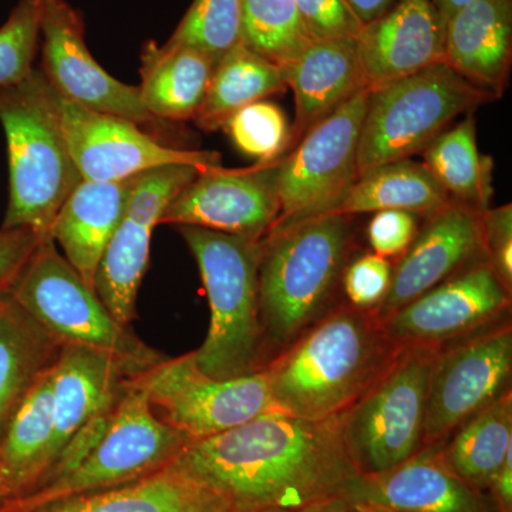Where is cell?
I'll use <instances>...</instances> for the list:
<instances>
[{
    "mask_svg": "<svg viewBox=\"0 0 512 512\" xmlns=\"http://www.w3.org/2000/svg\"><path fill=\"white\" fill-rule=\"evenodd\" d=\"M343 416L306 420L264 414L191 441L173 464L232 512H296L345 497L360 476L343 440Z\"/></svg>",
    "mask_w": 512,
    "mask_h": 512,
    "instance_id": "6da1fadb",
    "label": "cell"
},
{
    "mask_svg": "<svg viewBox=\"0 0 512 512\" xmlns=\"http://www.w3.org/2000/svg\"><path fill=\"white\" fill-rule=\"evenodd\" d=\"M402 348L375 309L335 306L266 365L272 400L298 419L343 416Z\"/></svg>",
    "mask_w": 512,
    "mask_h": 512,
    "instance_id": "7a4b0ae2",
    "label": "cell"
},
{
    "mask_svg": "<svg viewBox=\"0 0 512 512\" xmlns=\"http://www.w3.org/2000/svg\"><path fill=\"white\" fill-rule=\"evenodd\" d=\"M350 218L316 215L262 239L259 315L268 363L332 309L353 248Z\"/></svg>",
    "mask_w": 512,
    "mask_h": 512,
    "instance_id": "3957f363",
    "label": "cell"
},
{
    "mask_svg": "<svg viewBox=\"0 0 512 512\" xmlns=\"http://www.w3.org/2000/svg\"><path fill=\"white\" fill-rule=\"evenodd\" d=\"M0 123L9 161V205L0 228L50 237L57 212L83 178L64 137L56 92L40 69L0 87Z\"/></svg>",
    "mask_w": 512,
    "mask_h": 512,
    "instance_id": "277c9868",
    "label": "cell"
},
{
    "mask_svg": "<svg viewBox=\"0 0 512 512\" xmlns=\"http://www.w3.org/2000/svg\"><path fill=\"white\" fill-rule=\"evenodd\" d=\"M177 228L197 261L210 302L207 338L192 352L198 369L215 379L261 372L268 363L259 315L261 241Z\"/></svg>",
    "mask_w": 512,
    "mask_h": 512,
    "instance_id": "5b68a950",
    "label": "cell"
},
{
    "mask_svg": "<svg viewBox=\"0 0 512 512\" xmlns=\"http://www.w3.org/2000/svg\"><path fill=\"white\" fill-rule=\"evenodd\" d=\"M190 443L158 419L143 375L134 377L79 460L25 497L6 501L0 512H30L73 495L133 483L173 464Z\"/></svg>",
    "mask_w": 512,
    "mask_h": 512,
    "instance_id": "8992f818",
    "label": "cell"
},
{
    "mask_svg": "<svg viewBox=\"0 0 512 512\" xmlns=\"http://www.w3.org/2000/svg\"><path fill=\"white\" fill-rule=\"evenodd\" d=\"M495 100L446 62L369 89L357 150L359 175L423 153L451 121Z\"/></svg>",
    "mask_w": 512,
    "mask_h": 512,
    "instance_id": "52a82bcc",
    "label": "cell"
},
{
    "mask_svg": "<svg viewBox=\"0 0 512 512\" xmlns=\"http://www.w3.org/2000/svg\"><path fill=\"white\" fill-rule=\"evenodd\" d=\"M9 295L60 346L101 350L143 370L168 359L117 322L92 286L60 254L52 237L40 242Z\"/></svg>",
    "mask_w": 512,
    "mask_h": 512,
    "instance_id": "ba28073f",
    "label": "cell"
},
{
    "mask_svg": "<svg viewBox=\"0 0 512 512\" xmlns=\"http://www.w3.org/2000/svg\"><path fill=\"white\" fill-rule=\"evenodd\" d=\"M440 350L403 346L343 416V440L360 476L399 466L423 447L427 390Z\"/></svg>",
    "mask_w": 512,
    "mask_h": 512,
    "instance_id": "9c48e42d",
    "label": "cell"
},
{
    "mask_svg": "<svg viewBox=\"0 0 512 512\" xmlns=\"http://www.w3.org/2000/svg\"><path fill=\"white\" fill-rule=\"evenodd\" d=\"M367 99L369 89L353 94L274 161L279 218L272 229L328 214L355 184Z\"/></svg>",
    "mask_w": 512,
    "mask_h": 512,
    "instance_id": "30bf717a",
    "label": "cell"
},
{
    "mask_svg": "<svg viewBox=\"0 0 512 512\" xmlns=\"http://www.w3.org/2000/svg\"><path fill=\"white\" fill-rule=\"evenodd\" d=\"M156 416L191 441L279 413L265 370L235 379H215L198 369L194 353L165 359L143 373ZM282 414V413H279Z\"/></svg>",
    "mask_w": 512,
    "mask_h": 512,
    "instance_id": "8fae6325",
    "label": "cell"
},
{
    "mask_svg": "<svg viewBox=\"0 0 512 512\" xmlns=\"http://www.w3.org/2000/svg\"><path fill=\"white\" fill-rule=\"evenodd\" d=\"M511 377L510 320L443 346L427 390L421 448L443 446L461 424L511 390Z\"/></svg>",
    "mask_w": 512,
    "mask_h": 512,
    "instance_id": "7c38bea8",
    "label": "cell"
},
{
    "mask_svg": "<svg viewBox=\"0 0 512 512\" xmlns=\"http://www.w3.org/2000/svg\"><path fill=\"white\" fill-rule=\"evenodd\" d=\"M40 72L64 99L138 126L157 123L140 90L117 80L96 62L84 35V20L67 0H40Z\"/></svg>",
    "mask_w": 512,
    "mask_h": 512,
    "instance_id": "4fadbf2b",
    "label": "cell"
},
{
    "mask_svg": "<svg viewBox=\"0 0 512 512\" xmlns=\"http://www.w3.org/2000/svg\"><path fill=\"white\" fill-rule=\"evenodd\" d=\"M67 146L83 180L121 181L165 165H220L217 151L164 146L133 121L99 113L56 93Z\"/></svg>",
    "mask_w": 512,
    "mask_h": 512,
    "instance_id": "5bb4252c",
    "label": "cell"
},
{
    "mask_svg": "<svg viewBox=\"0 0 512 512\" xmlns=\"http://www.w3.org/2000/svg\"><path fill=\"white\" fill-rule=\"evenodd\" d=\"M204 168L165 165L137 177L123 220L101 258L94 289L111 315L131 328L138 289L150 258L151 235L165 208Z\"/></svg>",
    "mask_w": 512,
    "mask_h": 512,
    "instance_id": "9a60e30c",
    "label": "cell"
},
{
    "mask_svg": "<svg viewBox=\"0 0 512 512\" xmlns=\"http://www.w3.org/2000/svg\"><path fill=\"white\" fill-rule=\"evenodd\" d=\"M512 292L487 261L468 266L382 319L400 346H443L500 322Z\"/></svg>",
    "mask_w": 512,
    "mask_h": 512,
    "instance_id": "2e32d148",
    "label": "cell"
},
{
    "mask_svg": "<svg viewBox=\"0 0 512 512\" xmlns=\"http://www.w3.org/2000/svg\"><path fill=\"white\" fill-rule=\"evenodd\" d=\"M278 218L272 161L248 168H204L168 204L160 225L205 228L262 241Z\"/></svg>",
    "mask_w": 512,
    "mask_h": 512,
    "instance_id": "e0dca14e",
    "label": "cell"
},
{
    "mask_svg": "<svg viewBox=\"0 0 512 512\" xmlns=\"http://www.w3.org/2000/svg\"><path fill=\"white\" fill-rule=\"evenodd\" d=\"M484 211L453 200L427 217L406 254L393 265L389 292L375 309L380 319L468 266L485 261Z\"/></svg>",
    "mask_w": 512,
    "mask_h": 512,
    "instance_id": "ac0fdd59",
    "label": "cell"
},
{
    "mask_svg": "<svg viewBox=\"0 0 512 512\" xmlns=\"http://www.w3.org/2000/svg\"><path fill=\"white\" fill-rule=\"evenodd\" d=\"M144 372L147 370L101 350L60 346L55 372V427L45 478L74 440L113 409L128 382Z\"/></svg>",
    "mask_w": 512,
    "mask_h": 512,
    "instance_id": "d6986e66",
    "label": "cell"
},
{
    "mask_svg": "<svg viewBox=\"0 0 512 512\" xmlns=\"http://www.w3.org/2000/svg\"><path fill=\"white\" fill-rule=\"evenodd\" d=\"M446 29L440 0H396L357 37L366 86L375 89L444 62Z\"/></svg>",
    "mask_w": 512,
    "mask_h": 512,
    "instance_id": "ffe728a7",
    "label": "cell"
},
{
    "mask_svg": "<svg viewBox=\"0 0 512 512\" xmlns=\"http://www.w3.org/2000/svg\"><path fill=\"white\" fill-rule=\"evenodd\" d=\"M348 503L392 512H494L487 494L451 470L441 446L419 453L383 473L359 476L345 497Z\"/></svg>",
    "mask_w": 512,
    "mask_h": 512,
    "instance_id": "44dd1931",
    "label": "cell"
},
{
    "mask_svg": "<svg viewBox=\"0 0 512 512\" xmlns=\"http://www.w3.org/2000/svg\"><path fill=\"white\" fill-rule=\"evenodd\" d=\"M279 69L295 94V121L286 153L340 104L369 89L355 39L312 40L301 55Z\"/></svg>",
    "mask_w": 512,
    "mask_h": 512,
    "instance_id": "7402d4cb",
    "label": "cell"
},
{
    "mask_svg": "<svg viewBox=\"0 0 512 512\" xmlns=\"http://www.w3.org/2000/svg\"><path fill=\"white\" fill-rule=\"evenodd\" d=\"M444 62L500 99L512 66V0H473L454 13L447 23Z\"/></svg>",
    "mask_w": 512,
    "mask_h": 512,
    "instance_id": "603a6c76",
    "label": "cell"
},
{
    "mask_svg": "<svg viewBox=\"0 0 512 512\" xmlns=\"http://www.w3.org/2000/svg\"><path fill=\"white\" fill-rule=\"evenodd\" d=\"M138 175L121 181H80L50 228L64 258L93 289L101 258L123 220Z\"/></svg>",
    "mask_w": 512,
    "mask_h": 512,
    "instance_id": "cb8c5ba5",
    "label": "cell"
},
{
    "mask_svg": "<svg viewBox=\"0 0 512 512\" xmlns=\"http://www.w3.org/2000/svg\"><path fill=\"white\" fill-rule=\"evenodd\" d=\"M218 60L187 46L147 42L141 52V100L157 120H194Z\"/></svg>",
    "mask_w": 512,
    "mask_h": 512,
    "instance_id": "d4e9b609",
    "label": "cell"
},
{
    "mask_svg": "<svg viewBox=\"0 0 512 512\" xmlns=\"http://www.w3.org/2000/svg\"><path fill=\"white\" fill-rule=\"evenodd\" d=\"M30 512H232L174 464L140 480L73 495Z\"/></svg>",
    "mask_w": 512,
    "mask_h": 512,
    "instance_id": "484cf974",
    "label": "cell"
},
{
    "mask_svg": "<svg viewBox=\"0 0 512 512\" xmlns=\"http://www.w3.org/2000/svg\"><path fill=\"white\" fill-rule=\"evenodd\" d=\"M60 343L9 293L0 295V441L39 377L57 362Z\"/></svg>",
    "mask_w": 512,
    "mask_h": 512,
    "instance_id": "4316f807",
    "label": "cell"
},
{
    "mask_svg": "<svg viewBox=\"0 0 512 512\" xmlns=\"http://www.w3.org/2000/svg\"><path fill=\"white\" fill-rule=\"evenodd\" d=\"M55 372L56 363L39 377L0 441V467L8 501L35 490L49 470L55 427Z\"/></svg>",
    "mask_w": 512,
    "mask_h": 512,
    "instance_id": "83f0119b",
    "label": "cell"
},
{
    "mask_svg": "<svg viewBox=\"0 0 512 512\" xmlns=\"http://www.w3.org/2000/svg\"><path fill=\"white\" fill-rule=\"evenodd\" d=\"M451 201L453 198L437 183L426 165L406 158L360 174L343 200L323 215L353 217L399 210L430 217Z\"/></svg>",
    "mask_w": 512,
    "mask_h": 512,
    "instance_id": "f1b7e54d",
    "label": "cell"
},
{
    "mask_svg": "<svg viewBox=\"0 0 512 512\" xmlns=\"http://www.w3.org/2000/svg\"><path fill=\"white\" fill-rule=\"evenodd\" d=\"M510 451L511 390L461 424L441 446V453L451 470L484 494Z\"/></svg>",
    "mask_w": 512,
    "mask_h": 512,
    "instance_id": "f546056e",
    "label": "cell"
},
{
    "mask_svg": "<svg viewBox=\"0 0 512 512\" xmlns=\"http://www.w3.org/2000/svg\"><path fill=\"white\" fill-rule=\"evenodd\" d=\"M285 89L284 77L276 64L238 43L217 63L194 121L202 130H220L229 117L248 104Z\"/></svg>",
    "mask_w": 512,
    "mask_h": 512,
    "instance_id": "4dcf8cb0",
    "label": "cell"
},
{
    "mask_svg": "<svg viewBox=\"0 0 512 512\" xmlns=\"http://www.w3.org/2000/svg\"><path fill=\"white\" fill-rule=\"evenodd\" d=\"M423 157L427 170L454 201L481 211L490 208L494 163L478 151L473 116L443 131Z\"/></svg>",
    "mask_w": 512,
    "mask_h": 512,
    "instance_id": "1f68e13d",
    "label": "cell"
},
{
    "mask_svg": "<svg viewBox=\"0 0 512 512\" xmlns=\"http://www.w3.org/2000/svg\"><path fill=\"white\" fill-rule=\"evenodd\" d=\"M312 42L295 0H242L241 43L278 67Z\"/></svg>",
    "mask_w": 512,
    "mask_h": 512,
    "instance_id": "d6a6232c",
    "label": "cell"
},
{
    "mask_svg": "<svg viewBox=\"0 0 512 512\" xmlns=\"http://www.w3.org/2000/svg\"><path fill=\"white\" fill-rule=\"evenodd\" d=\"M242 0H194L168 45L200 50L220 62L241 43Z\"/></svg>",
    "mask_w": 512,
    "mask_h": 512,
    "instance_id": "836d02e7",
    "label": "cell"
},
{
    "mask_svg": "<svg viewBox=\"0 0 512 512\" xmlns=\"http://www.w3.org/2000/svg\"><path fill=\"white\" fill-rule=\"evenodd\" d=\"M224 128L235 147L258 164L272 163L284 156L291 140V126L284 111L266 100L237 111Z\"/></svg>",
    "mask_w": 512,
    "mask_h": 512,
    "instance_id": "e575fe53",
    "label": "cell"
},
{
    "mask_svg": "<svg viewBox=\"0 0 512 512\" xmlns=\"http://www.w3.org/2000/svg\"><path fill=\"white\" fill-rule=\"evenodd\" d=\"M40 0H20L0 28V87L22 82L35 69L40 46Z\"/></svg>",
    "mask_w": 512,
    "mask_h": 512,
    "instance_id": "d590c367",
    "label": "cell"
},
{
    "mask_svg": "<svg viewBox=\"0 0 512 512\" xmlns=\"http://www.w3.org/2000/svg\"><path fill=\"white\" fill-rule=\"evenodd\" d=\"M393 264L376 254H365L346 265L342 276L348 303L362 309H376L389 292Z\"/></svg>",
    "mask_w": 512,
    "mask_h": 512,
    "instance_id": "8d00e7d4",
    "label": "cell"
},
{
    "mask_svg": "<svg viewBox=\"0 0 512 512\" xmlns=\"http://www.w3.org/2000/svg\"><path fill=\"white\" fill-rule=\"evenodd\" d=\"M295 5L312 40H357L365 26L348 0H295Z\"/></svg>",
    "mask_w": 512,
    "mask_h": 512,
    "instance_id": "74e56055",
    "label": "cell"
},
{
    "mask_svg": "<svg viewBox=\"0 0 512 512\" xmlns=\"http://www.w3.org/2000/svg\"><path fill=\"white\" fill-rule=\"evenodd\" d=\"M417 232V215L407 211L386 210L373 214L367 227V239L373 254L397 261L413 244Z\"/></svg>",
    "mask_w": 512,
    "mask_h": 512,
    "instance_id": "f35d334b",
    "label": "cell"
},
{
    "mask_svg": "<svg viewBox=\"0 0 512 512\" xmlns=\"http://www.w3.org/2000/svg\"><path fill=\"white\" fill-rule=\"evenodd\" d=\"M485 261L512 292V205L483 212Z\"/></svg>",
    "mask_w": 512,
    "mask_h": 512,
    "instance_id": "ab89813d",
    "label": "cell"
},
{
    "mask_svg": "<svg viewBox=\"0 0 512 512\" xmlns=\"http://www.w3.org/2000/svg\"><path fill=\"white\" fill-rule=\"evenodd\" d=\"M45 238L29 228H0V295L10 292Z\"/></svg>",
    "mask_w": 512,
    "mask_h": 512,
    "instance_id": "60d3db41",
    "label": "cell"
},
{
    "mask_svg": "<svg viewBox=\"0 0 512 512\" xmlns=\"http://www.w3.org/2000/svg\"><path fill=\"white\" fill-rule=\"evenodd\" d=\"M494 512H512V451L505 458L503 466L495 474L487 491Z\"/></svg>",
    "mask_w": 512,
    "mask_h": 512,
    "instance_id": "b9f144b4",
    "label": "cell"
},
{
    "mask_svg": "<svg viewBox=\"0 0 512 512\" xmlns=\"http://www.w3.org/2000/svg\"><path fill=\"white\" fill-rule=\"evenodd\" d=\"M396 0H348L350 8L356 13L357 18L362 20L363 25L372 22L392 8Z\"/></svg>",
    "mask_w": 512,
    "mask_h": 512,
    "instance_id": "7bdbcfd3",
    "label": "cell"
},
{
    "mask_svg": "<svg viewBox=\"0 0 512 512\" xmlns=\"http://www.w3.org/2000/svg\"><path fill=\"white\" fill-rule=\"evenodd\" d=\"M296 512H357V510L355 505L348 503L345 498H332Z\"/></svg>",
    "mask_w": 512,
    "mask_h": 512,
    "instance_id": "ee69618b",
    "label": "cell"
},
{
    "mask_svg": "<svg viewBox=\"0 0 512 512\" xmlns=\"http://www.w3.org/2000/svg\"><path fill=\"white\" fill-rule=\"evenodd\" d=\"M473 2V0H440L441 10H443L444 18H446L447 23L448 20L451 19V16L454 13H457L458 10L463 9L464 6L468 5V3Z\"/></svg>",
    "mask_w": 512,
    "mask_h": 512,
    "instance_id": "f6af8a7d",
    "label": "cell"
},
{
    "mask_svg": "<svg viewBox=\"0 0 512 512\" xmlns=\"http://www.w3.org/2000/svg\"><path fill=\"white\" fill-rule=\"evenodd\" d=\"M8 487H6L5 476H3L2 467H0V508L8 501Z\"/></svg>",
    "mask_w": 512,
    "mask_h": 512,
    "instance_id": "bcb514c9",
    "label": "cell"
},
{
    "mask_svg": "<svg viewBox=\"0 0 512 512\" xmlns=\"http://www.w3.org/2000/svg\"><path fill=\"white\" fill-rule=\"evenodd\" d=\"M357 512H392V511H384V510H377V508H370V507H362V505H355Z\"/></svg>",
    "mask_w": 512,
    "mask_h": 512,
    "instance_id": "7dc6e473",
    "label": "cell"
},
{
    "mask_svg": "<svg viewBox=\"0 0 512 512\" xmlns=\"http://www.w3.org/2000/svg\"><path fill=\"white\" fill-rule=\"evenodd\" d=\"M255 512H293L289 510H281V508H268V510H259Z\"/></svg>",
    "mask_w": 512,
    "mask_h": 512,
    "instance_id": "c3c4849f",
    "label": "cell"
}]
</instances>
